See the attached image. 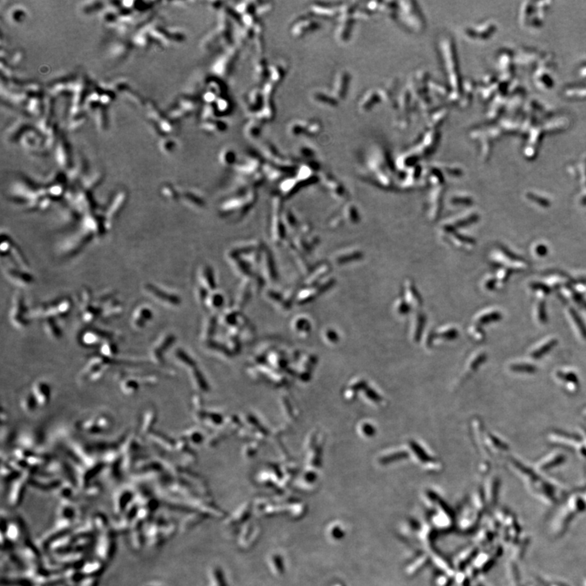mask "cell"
I'll use <instances>...</instances> for the list:
<instances>
[{"mask_svg": "<svg viewBox=\"0 0 586 586\" xmlns=\"http://www.w3.org/2000/svg\"><path fill=\"white\" fill-rule=\"evenodd\" d=\"M153 319L150 309L147 307H140L136 309L131 320V326L135 331L144 330Z\"/></svg>", "mask_w": 586, "mask_h": 586, "instance_id": "5b68a950", "label": "cell"}, {"mask_svg": "<svg viewBox=\"0 0 586 586\" xmlns=\"http://www.w3.org/2000/svg\"><path fill=\"white\" fill-rule=\"evenodd\" d=\"M102 335L95 331H86L82 336V343L86 347L96 346L101 342Z\"/></svg>", "mask_w": 586, "mask_h": 586, "instance_id": "4fadbf2b", "label": "cell"}, {"mask_svg": "<svg viewBox=\"0 0 586 586\" xmlns=\"http://www.w3.org/2000/svg\"><path fill=\"white\" fill-rule=\"evenodd\" d=\"M409 457V454L407 452L401 451L397 452L394 454H389V455L384 457L380 459V462L382 464H389V463H393L395 461L402 460Z\"/></svg>", "mask_w": 586, "mask_h": 586, "instance_id": "2e32d148", "label": "cell"}, {"mask_svg": "<svg viewBox=\"0 0 586 586\" xmlns=\"http://www.w3.org/2000/svg\"><path fill=\"white\" fill-rule=\"evenodd\" d=\"M489 436H490V441H491L492 445H494L495 448L499 449V450H506V449H507V445H505V444H504L502 441H501V440H499V438L495 437V436H493V435H491V434H490Z\"/></svg>", "mask_w": 586, "mask_h": 586, "instance_id": "ac0fdd59", "label": "cell"}, {"mask_svg": "<svg viewBox=\"0 0 586 586\" xmlns=\"http://www.w3.org/2000/svg\"><path fill=\"white\" fill-rule=\"evenodd\" d=\"M155 416L154 410L149 408L145 411L143 421H142L141 428H140V432L142 434L147 435L150 432L151 428L153 427L154 422H155Z\"/></svg>", "mask_w": 586, "mask_h": 586, "instance_id": "8fae6325", "label": "cell"}, {"mask_svg": "<svg viewBox=\"0 0 586 586\" xmlns=\"http://www.w3.org/2000/svg\"><path fill=\"white\" fill-rule=\"evenodd\" d=\"M457 335H458V332L457 331L451 330L448 331L446 333H444L442 336L445 337L447 339H452L457 337Z\"/></svg>", "mask_w": 586, "mask_h": 586, "instance_id": "7402d4cb", "label": "cell"}, {"mask_svg": "<svg viewBox=\"0 0 586 586\" xmlns=\"http://www.w3.org/2000/svg\"><path fill=\"white\" fill-rule=\"evenodd\" d=\"M31 392L39 407H46L52 398V387L44 380H38L32 385Z\"/></svg>", "mask_w": 586, "mask_h": 586, "instance_id": "3957f363", "label": "cell"}, {"mask_svg": "<svg viewBox=\"0 0 586 586\" xmlns=\"http://www.w3.org/2000/svg\"><path fill=\"white\" fill-rule=\"evenodd\" d=\"M510 370L512 372L516 374H534L537 371V367L532 364L525 362H516L510 364Z\"/></svg>", "mask_w": 586, "mask_h": 586, "instance_id": "7c38bea8", "label": "cell"}, {"mask_svg": "<svg viewBox=\"0 0 586 586\" xmlns=\"http://www.w3.org/2000/svg\"><path fill=\"white\" fill-rule=\"evenodd\" d=\"M554 346H555V340L544 342L543 344H541V345L540 344V346L537 347L535 349H532L530 353V357H532V359H540V357H543L544 355L548 353Z\"/></svg>", "mask_w": 586, "mask_h": 586, "instance_id": "9a60e30c", "label": "cell"}, {"mask_svg": "<svg viewBox=\"0 0 586 586\" xmlns=\"http://www.w3.org/2000/svg\"><path fill=\"white\" fill-rule=\"evenodd\" d=\"M110 360L100 356L90 357L87 364L79 374V381L83 384L84 382H96L100 380L105 374L108 363Z\"/></svg>", "mask_w": 586, "mask_h": 586, "instance_id": "6da1fadb", "label": "cell"}, {"mask_svg": "<svg viewBox=\"0 0 586 586\" xmlns=\"http://www.w3.org/2000/svg\"><path fill=\"white\" fill-rule=\"evenodd\" d=\"M44 330H45L47 335L51 339H55V340L61 339V336H62V332L60 328H58V325L56 324V322L53 321L52 319H49L45 322Z\"/></svg>", "mask_w": 586, "mask_h": 586, "instance_id": "5bb4252c", "label": "cell"}, {"mask_svg": "<svg viewBox=\"0 0 586 586\" xmlns=\"http://www.w3.org/2000/svg\"><path fill=\"white\" fill-rule=\"evenodd\" d=\"M486 360V356L485 354L479 355L478 357H476V359L472 362L471 365V368L472 370H476L479 368V366H481V364H483Z\"/></svg>", "mask_w": 586, "mask_h": 586, "instance_id": "ffe728a7", "label": "cell"}, {"mask_svg": "<svg viewBox=\"0 0 586 586\" xmlns=\"http://www.w3.org/2000/svg\"><path fill=\"white\" fill-rule=\"evenodd\" d=\"M15 301L16 302L14 303V306L11 310L10 319H11V324L15 328L22 330V329L27 328L29 325V321H28V319H25V313H24L23 301L21 297H16Z\"/></svg>", "mask_w": 586, "mask_h": 586, "instance_id": "277c9868", "label": "cell"}, {"mask_svg": "<svg viewBox=\"0 0 586 586\" xmlns=\"http://www.w3.org/2000/svg\"><path fill=\"white\" fill-rule=\"evenodd\" d=\"M365 393H366L367 398L369 399H371L373 402H379L382 400L381 397L377 393H375V391L373 390V389H365Z\"/></svg>", "mask_w": 586, "mask_h": 586, "instance_id": "d6986e66", "label": "cell"}, {"mask_svg": "<svg viewBox=\"0 0 586 586\" xmlns=\"http://www.w3.org/2000/svg\"><path fill=\"white\" fill-rule=\"evenodd\" d=\"M20 407L21 410L27 415L35 413L37 410L39 408L36 398H34L31 390L25 392L21 396L20 399Z\"/></svg>", "mask_w": 586, "mask_h": 586, "instance_id": "52a82bcc", "label": "cell"}, {"mask_svg": "<svg viewBox=\"0 0 586 586\" xmlns=\"http://www.w3.org/2000/svg\"><path fill=\"white\" fill-rule=\"evenodd\" d=\"M99 353L107 359H114L118 354V346L112 340H106L100 346Z\"/></svg>", "mask_w": 586, "mask_h": 586, "instance_id": "30bf717a", "label": "cell"}, {"mask_svg": "<svg viewBox=\"0 0 586 586\" xmlns=\"http://www.w3.org/2000/svg\"><path fill=\"white\" fill-rule=\"evenodd\" d=\"M362 431H363V433L365 434L366 436H369V437L374 436V435L375 434V432H376L375 427H373L372 425L368 424V423L364 424L363 426H362Z\"/></svg>", "mask_w": 586, "mask_h": 586, "instance_id": "44dd1931", "label": "cell"}, {"mask_svg": "<svg viewBox=\"0 0 586 586\" xmlns=\"http://www.w3.org/2000/svg\"><path fill=\"white\" fill-rule=\"evenodd\" d=\"M566 458L565 456L560 453H555L548 455V457L543 458V460L540 462L539 467L541 470H549V468L560 465L564 463Z\"/></svg>", "mask_w": 586, "mask_h": 586, "instance_id": "9c48e42d", "label": "cell"}, {"mask_svg": "<svg viewBox=\"0 0 586 586\" xmlns=\"http://www.w3.org/2000/svg\"><path fill=\"white\" fill-rule=\"evenodd\" d=\"M120 390L126 397L136 395L140 391V383L137 378L126 377L120 383Z\"/></svg>", "mask_w": 586, "mask_h": 586, "instance_id": "ba28073f", "label": "cell"}, {"mask_svg": "<svg viewBox=\"0 0 586 586\" xmlns=\"http://www.w3.org/2000/svg\"><path fill=\"white\" fill-rule=\"evenodd\" d=\"M113 425V419L109 414L99 413L83 420L80 428L85 433L99 435L109 431Z\"/></svg>", "mask_w": 586, "mask_h": 586, "instance_id": "7a4b0ae2", "label": "cell"}, {"mask_svg": "<svg viewBox=\"0 0 586 586\" xmlns=\"http://www.w3.org/2000/svg\"><path fill=\"white\" fill-rule=\"evenodd\" d=\"M555 377L564 384V386L567 390L573 393L579 388V380L575 373L567 370H561L555 374Z\"/></svg>", "mask_w": 586, "mask_h": 586, "instance_id": "8992f818", "label": "cell"}, {"mask_svg": "<svg viewBox=\"0 0 586 586\" xmlns=\"http://www.w3.org/2000/svg\"><path fill=\"white\" fill-rule=\"evenodd\" d=\"M410 446L412 448L415 454L417 455L419 459L422 461V462H429L431 461V457H429L428 454L423 450V449L415 441H410Z\"/></svg>", "mask_w": 586, "mask_h": 586, "instance_id": "e0dca14e", "label": "cell"}]
</instances>
